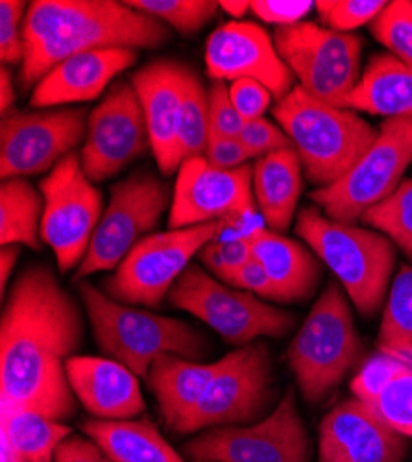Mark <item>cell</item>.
<instances>
[{"mask_svg":"<svg viewBox=\"0 0 412 462\" xmlns=\"http://www.w3.org/2000/svg\"><path fill=\"white\" fill-rule=\"evenodd\" d=\"M0 324L3 405L65 421L77 412L67 361L84 338L80 307L47 264H30L15 278Z\"/></svg>","mask_w":412,"mask_h":462,"instance_id":"1","label":"cell"},{"mask_svg":"<svg viewBox=\"0 0 412 462\" xmlns=\"http://www.w3.org/2000/svg\"><path fill=\"white\" fill-rule=\"evenodd\" d=\"M170 37L161 21L111 0H35L24 19L23 91L63 60L95 49H156Z\"/></svg>","mask_w":412,"mask_h":462,"instance_id":"2","label":"cell"},{"mask_svg":"<svg viewBox=\"0 0 412 462\" xmlns=\"http://www.w3.org/2000/svg\"><path fill=\"white\" fill-rule=\"evenodd\" d=\"M272 115L290 139L306 178L318 189L346 176L380 135L355 111L320 102L299 86L274 106Z\"/></svg>","mask_w":412,"mask_h":462,"instance_id":"3","label":"cell"},{"mask_svg":"<svg viewBox=\"0 0 412 462\" xmlns=\"http://www.w3.org/2000/svg\"><path fill=\"white\" fill-rule=\"evenodd\" d=\"M296 234L339 280L355 310L376 317L385 307L396 264L394 245L380 231L336 222L316 208H304L296 220Z\"/></svg>","mask_w":412,"mask_h":462,"instance_id":"4","label":"cell"},{"mask_svg":"<svg viewBox=\"0 0 412 462\" xmlns=\"http://www.w3.org/2000/svg\"><path fill=\"white\" fill-rule=\"evenodd\" d=\"M78 292L100 352L128 366L137 377H146L160 356L198 361L209 352L207 338L191 324L135 310L87 282H80Z\"/></svg>","mask_w":412,"mask_h":462,"instance_id":"5","label":"cell"},{"mask_svg":"<svg viewBox=\"0 0 412 462\" xmlns=\"http://www.w3.org/2000/svg\"><path fill=\"white\" fill-rule=\"evenodd\" d=\"M362 346L348 296L331 282L288 346V366L306 402H322L355 366Z\"/></svg>","mask_w":412,"mask_h":462,"instance_id":"6","label":"cell"},{"mask_svg":"<svg viewBox=\"0 0 412 462\" xmlns=\"http://www.w3.org/2000/svg\"><path fill=\"white\" fill-rule=\"evenodd\" d=\"M226 220L167 229L139 241L117 271L105 278L104 292L124 305L160 307L206 245L218 239Z\"/></svg>","mask_w":412,"mask_h":462,"instance_id":"7","label":"cell"},{"mask_svg":"<svg viewBox=\"0 0 412 462\" xmlns=\"http://www.w3.org/2000/svg\"><path fill=\"white\" fill-rule=\"evenodd\" d=\"M167 300L237 346L252 344L259 337H283L296 322L294 315L261 298L216 282L198 264L187 268Z\"/></svg>","mask_w":412,"mask_h":462,"instance_id":"8","label":"cell"},{"mask_svg":"<svg viewBox=\"0 0 412 462\" xmlns=\"http://www.w3.org/2000/svg\"><path fill=\"white\" fill-rule=\"evenodd\" d=\"M274 45L299 88L320 102L344 109L362 74V37L304 21L276 28Z\"/></svg>","mask_w":412,"mask_h":462,"instance_id":"9","label":"cell"},{"mask_svg":"<svg viewBox=\"0 0 412 462\" xmlns=\"http://www.w3.org/2000/svg\"><path fill=\"white\" fill-rule=\"evenodd\" d=\"M272 396L274 377L267 344L241 346L224 356L222 368L174 433L193 435L215 428L250 426L263 416Z\"/></svg>","mask_w":412,"mask_h":462,"instance_id":"10","label":"cell"},{"mask_svg":"<svg viewBox=\"0 0 412 462\" xmlns=\"http://www.w3.org/2000/svg\"><path fill=\"white\" fill-rule=\"evenodd\" d=\"M410 163L412 119H387L355 167L333 185L315 189L311 199L325 217L355 224L370 208L392 195Z\"/></svg>","mask_w":412,"mask_h":462,"instance_id":"11","label":"cell"},{"mask_svg":"<svg viewBox=\"0 0 412 462\" xmlns=\"http://www.w3.org/2000/svg\"><path fill=\"white\" fill-rule=\"evenodd\" d=\"M169 202V187L152 172H135L111 187L109 202L74 280L117 271L132 248L158 226Z\"/></svg>","mask_w":412,"mask_h":462,"instance_id":"12","label":"cell"},{"mask_svg":"<svg viewBox=\"0 0 412 462\" xmlns=\"http://www.w3.org/2000/svg\"><path fill=\"white\" fill-rule=\"evenodd\" d=\"M45 200L41 239L56 255L60 273L78 268L104 213L100 189L86 176L80 153L72 152L40 183Z\"/></svg>","mask_w":412,"mask_h":462,"instance_id":"13","label":"cell"},{"mask_svg":"<svg viewBox=\"0 0 412 462\" xmlns=\"http://www.w3.org/2000/svg\"><path fill=\"white\" fill-rule=\"evenodd\" d=\"M193 460L211 462H309L311 442L296 396L287 391L270 414L250 426L215 428L185 446Z\"/></svg>","mask_w":412,"mask_h":462,"instance_id":"14","label":"cell"},{"mask_svg":"<svg viewBox=\"0 0 412 462\" xmlns=\"http://www.w3.org/2000/svg\"><path fill=\"white\" fill-rule=\"evenodd\" d=\"M89 113L84 107L14 111L0 125L3 180L50 172L86 141Z\"/></svg>","mask_w":412,"mask_h":462,"instance_id":"15","label":"cell"},{"mask_svg":"<svg viewBox=\"0 0 412 462\" xmlns=\"http://www.w3.org/2000/svg\"><path fill=\"white\" fill-rule=\"evenodd\" d=\"M152 150L141 100L132 82L111 86L89 113L87 134L80 152L86 176L102 183Z\"/></svg>","mask_w":412,"mask_h":462,"instance_id":"16","label":"cell"},{"mask_svg":"<svg viewBox=\"0 0 412 462\" xmlns=\"http://www.w3.org/2000/svg\"><path fill=\"white\" fill-rule=\"evenodd\" d=\"M253 167L216 169L204 156L178 169L169 213V229L246 217L255 211Z\"/></svg>","mask_w":412,"mask_h":462,"instance_id":"17","label":"cell"},{"mask_svg":"<svg viewBox=\"0 0 412 462\" xmlns=\"http://www.w3.org/2000/svg\"><path fill=\"white\" fill-rule=\"evenodd\" d=\"M206 67L213 82L255 80L278 102L294 89V74L281 60L274 37L252 21L220 24L207 37Z\"/></svg>","mask_w":412,"mask_h":462,"instance_id":"18","label":"cell"},{"mask_svg":"<svg viewBox=\"0 0 412 462\" xmlns=\"http://www.w3.org/2000/svg\"><path fill=\"white\" fill-rule=\"evenodd\" d=\"M407 442L366 403L350 398L318 428V462H401Z\"/></svg>","mask_w":412,"mask_h":462,"instance_id":"19","label":"cell"},{"mask_svg":"<svg viewBox=\"0 0 412 462\" xmlns=\"http://www.w3.org/2000/svg\"><path fill=\"white\" fill-rule=\"evenodd\" d=\"M187 70L189 67L174 60H156L130 79L144 111L152 153L165 176L179 169L178 130Z\"/></svg>","mask_w":412,"mask_h":462,"instance_id":"20","label":"cell"},{"mask_svg":"<svg viewBox=\"0 0 412 462\" xmlns=\"http://www.w3.org/2000/svg\"><path fill=\"white\" fill-rule=\"evenodd\" d=\"M137 60L139 51L121 47L74 54L56 65L32 89L30 106L35 109H47L95 100Z\"/></svg>","mask_w":412,"mask_h":462,"instance_id":"21","label":"cell"},{"mask_svg":"<svg viewBox=\"0 0 412 462\" xmlns=\"http://www.w3.org/2000/svg\"><path fill=\"white\" fill-rule=\"evenodd\" d=\"M67 377L74 396L98 420H132L144 411L139 377L119 361L74 356Z\"/></svg>","mask_w":412,"mask_h":462,"instance_id":"22","label":"cell"},{"mask_svg":"<svg viewBox=\"0 0 412 462\" xmlns=\"http://www.w3.org/2000/svg\"><path fill=\"white\" fill-rule=\"evenodd\" d=\"M248 239L252 255L263 264L272 280L279 303H296L311 298L320 280V266L304 245L265 227L252 229Z\"/></svg>","mask_w":412,"mask_h":462,"instance_id":"23","label":"cell"},{"mask_svg":"<svg viewBox=\"0 0 412 462\" xmlns=\"http://www.w3.org/2000/svg\"><path fill=\"white\" fill-rule=\"evenodd\" d=\"M222 365L224 357L215 363H197L172 354L160 356L150 365L144 379L170 431L191 414Z\"/></svg>","mask_w":412,"mask_h":462,"instance_id":"24","label":"cell"},{"mask_svg":"<svg viewBox=\"0 0 412 462\" xmlns=\"http://www.w3.org/2000/svg\"><path fill=\"white\" fill-rule=\"evenodd\" d=\"M344 109L387 119H412V65L392 54L371 56Z\"/></svg>","mask_w":412,"mask_h":462,"instance_id":"25","label":"cell"},{"mask_svg":"<svg viewBox=\"0 0 412 462\" xmlns=\"http://www.w3.org/2000/svg\"><path fill=\"white\" fill-rule=\"evenodd\" d=\"M302 162L294 148L278 150L253 165V197L265 222L276 234L288 229L302 195Z\"/></svg>","mask_w":412,"mask_h":462,"instance_id":"26","label":"cell"},{"mask_svg":"<svg viewBox=\"0 0 412 462\" xmlns=\"http://www.w3.org/2000/svg\"><path fill=\"white\" fill-rule=\"evenodd\" d=\"M82 431L115 462H185L150 420H98L82 423Z\"/></svg>","mask_w":412,"mask_h":462,"instance_id":"27","label":"cell"},{"mask_svg":"<svg viewBox=\"0 0 412 462\" xmlns=\"http://www.w3.org/2000/svg\"><path fill=\"white\" fill-rule=\"evenodd\" d=\"M45 200L40 189L24 178L3 180L0 185V243L41 250Z\"/></svg>","mask_w":412,"mask_h":462,"instance_id":"28","label":"cell"},{"mask_svg":"<svg viewBox=\"0 0 412 462\" xmlns=\"http://www.w3.org/2000/svg\"><path fill=\"white\" fill-rule=\"evenodd\" d=\"M3 440L24 462H54L58 448L72 435L63 421L40 412L3 405Z\"/></svg>","mask_w":412,"mask_h":462,"instance_id":"29","label":"cell"},{"mask_svg":"<svg viewBox=\"0 0 412 462\" xmlns=\"http://www.w3.org/2000/svg\"><path fill=\"white\" fill-rule=\"evenodd\" d=\"M209 132V91H206L200 76L189 69L185 76L178 130L179 165L189 158L206 156Z\"/></svg>","mask_w":412,"mask_h":462,"instance_id":"30","label":"cell"},{"mask_svg":"<svg viewBox=\"0 0 412 462\" xmlns=\"http://www.w3.org/2000/svg\"><path fill=\"white\" fill-rule=\"evenodd\" d=\"M383 352H412V266L403 264L396 274L378 337Z\"/></svg>","mask_w":412,"mask_h":462,"instance_id":"31","label":"cell"},{"mask_svg":"<svg viewBox=\"0 0 412 462\" xmlns=\"http://www.w3.org/2000/svg\"><path fill=\"white\" fill-rule=\"evenodd\" d=\"M361 222L376 227L412 259V178L403 180L389 199L370 208Z\"/></svg>","mask_w":412,"mask_h":462,"instance_id":"32","label":"cell"},{"mask_svg":"<svg viewBox=\"0 0 412 462\" xmlns=\"http://www.w3.org/2000/svg\"><path fill=\"white\" fill-rule=\"evenodd\" d=\"M124 5L161 21L185 37L198 33L220 10L215 0H126Z\"/></svg>","mask_w":412,"mask_h":462,"instance_id":"33","label":"cell"},{"mask_svg":"<svg viewBox=\"0 0 412 462\" xmlns=\"http://www.w3.org/2000/svg\"><path fill=\"white\" fill-rule=\"evenodd\" d=\"M362 403H366L398 435L412 439V366L401 361L399 368L383 387Z\"/></svg>","mask_w":412,"mask_h":462,"instance_id":"34","label":"cell"},{"mask_svg":"<svg viewBox=\"0 0 412 462\" xmlns=\"http://www.w3.org/2000/svg\"><path fill=\"white\" fill-rule=\"evenodd\" d=\"M370 30L394 58L412 65V3L396 0L371 21Z\"/></svg>","mask_w":412,"mask_h":462,"instance_id":"35","label":"cell"},{"mask_svg":"<svg viewBox=\"0 0 412 462\" xmlns=\"http://www.w3.org/2000/svg\"><path fill=\"white\" fill-rule=\"evenodd\" d=\"M387 5L389 3H383V0H320V3H315V8L322 26L352 33V30L362 24H371Z\"/></svg>","mask_w":412,"mask_h":462,"instance_id":"36","label":"cell"},{"mask_svg":"<svg viewBox=\"0 0 412 462\" xmlns=\"http://www.w3.org/2000/svg\"><path fill=\"white\" fill-rule=\"evenodd\" d=\"M198 259L207 273H213L222 283L230 285L239 268L252 259V245L248 236L230 241L215 239L202 248Z\"/></svg>","mask_w":412,"mask_h":462,"instance_id":"37","label":"cell"},{"mask_svg":"<svg viewBox=\"0 0 412 462\" xmlns=\"http://www.w3.org/2000/svg\"><path fill=\"white\" fill-rule=\"evenodd\" d=\"M28 6L23 0L0 3V60L3 65H23L24 61V19Z\"/></svg>","mask_w":412,"mask_h":462,"instance_id":"38","label":"cell"},{"mask_svg":"<svg viewBox=\"0 0 412 462\" xmlns=\"http://www.w3.org/2000/svg\"><path fill=\"white\" fill-rule=\"evenodd\" d=\"M239 139L244 144L248 156L257 158V160L267 156V153L278 152V150L294 148L290 139L287 137V134L265 117L244 123V128H243Z\"/></svg>","mask_w":412,"mask_h":462,"instance_id":"39","label":"cell"},{"mask_svg":"<svg viewBox=\"0 0 412 462\" xmlns=\"http://www.w3.org/2000/svg\"><path fill=\"white\" fill-rule=\"evenodd\" d=\"M209 125L211 132L226 137H239L244 128V119L232 102L226 82H213L209 88Z\"/></svg>","mask_w":412,"mask_h":462,"instance_id":"40","label":"cell"},{"mask_svg":"<svg viewBox=\"0 0 412 462\" xmlns=\"http://www.w3.org/2000/svg\"><path fill=\"white\" fill-rule=\"evenodd\" d=\"M313 8L315 3L309 0H253L250 3V10L257 19L276 24L278 28L304 23Z\"/></svg>","mask_w":412,"mask_h":462,"instance_id":"41","label":"cell"},{"mask_svg":"<svg viewBox=\"0 0 412 462\" xmlns=\"http://www.w3.org/2000/svg\"><path fill=\"white\" fill-rule=\"evenodd\" d=\"M230 97L244 123L263 117L272 100V93L255 80L232 82Z\"/></svg>","mask_w":412,"mask_h":462,"instance_id":"42","label":"cell"},{"mask_svg":"<svg viewBox=\"0 0 412 462\" xmlns=\"http://www.w3.org/2000/svg\"><path fill=\"white\" fill-rule=\"evenodd\" d=\"M216 169H237L250 160L244 144L239 137H226L216 132H209V141L204 156Z\"/></svg>","mask_w":412,"mask_h":462,"instance_id":"43","label":"cell"},{"mask_svg":"<svg viewBox=\"0 0 412 462\" xmlns=\"http://www.w3.org/2000/svg\"><path fill=\"white\" fill-rule=\"evenodd\" d=\"M230 287L246 291L261 300L278 301V292L272 280L269 278L263 264H261L253 255L244 266L239 268L237 274L230 282Z\"/></svg>","mask_w":412,"mask_h":462,"instance_id":"44","label":"cell"},{"mask_svg":"<svg viewBox=\"0 0 412 462\" xmlns=\"http://www.w3.org/2000/svg\"><path fill=\"white\" fill-rule=\"evenodd\" d=\"M54 462H115L91 439L70 435L56 451Z\"/></svg>","mask_w":412,"mask_h":462,"instance_id":"45","label":"cell"},{"mask_svg":"<svg viewBox=\"0 0 412 462\" xmlns=\"http://www.w3.org/2000/svg\"><path fill=\"white\" fill-rule=\"evenodd\" d=\"M15 98L17 95L12 69L8 65H3L0 67V113H3V119L14 113Z\"/></svg>","mask_w":412,"mask_h":462,"instance_id":"46","label":"cell"},{"mask_svg":"<svg viewBox=\"0 0 412 462\" xmlns=\"http://www.w3.org/2000/svg\"><path fill=\"white\" fill-rule=\"evenodd\" d=\"M19 254V246H3V250H0V291H3V294H6L8 280L14 274Z\"/></svg>","mask_w":412,"mask_h":462,"instance_id":"47","label":"cell"},{"mask_svg":"<svg viewBox=\"0 0 412 462\" xmlns=\"http://www.w3.org/2000/svg\"><path fill=\"white\" fill-rule=\"evenodd\" d=\"M218 5H220V10H224L237 21H241L246 15V12L250 10L248 0H220Z\"/></svg>","mask_w":412,"mask_h":462,"instance_id":"48","label":"cell"},{"mask_svg":"<svg viewBox=\"0 0 412 462\" xmlns=\"http://www.w3.org/2000/svg\"><path fill=\"white\" fill-rule=\"evenodd\" d=\"M0 462H24V460L12 449V446L6 440H3V457H0Z\"/></svg>","mask_w":412,"mask_h":462,"instance_id":"49","label":"cell"},{"mask_svg":"<svg viewBox=\"0 0 412 462\" xmlns=\"http://www.w3.org/2000/svg\"><path fill=\"white\" fill-rule=\"evenodd\" d=\"M381 352H383V350H381ZM387 354H392V356H396L398 359H401V361H405L407 365L412 366V352H387Z\"/></svg>","mask_w":412,"mask_h":462,"instance_id":"50","label":"cell"},{"mask_svg":"<svg viewBox=\"0 0 412 462\" xmlns=\"http://www.w3.org/2000/svg\"><path fill=\"white\" fill-rule=\"evenodd\" d=\"M193 462H211V460H193Z\"/></svg>","mask_w":412,"mask_h":462,"instance_id":"51","label":"cell"}]
</instances>
